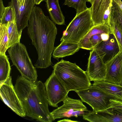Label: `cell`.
<instances>
[{"instance_id":"24","label":"cell","mask_w":122,"mask_h":122,"mask_svg":"<svg viewBox=\"0 0 122 122\" xmlns=\"http://www.w3.org/2000/svg\"><path fill=\"white\" fill-rule=\"evenodd\" d=\"M86 0H65L64 4L74 8L78 14L88 8L86 2Z\"/></svg>"},{"instance_id":"26","label":"cell","mask_w":122,"mask_h":122,"mask_svg":"<svg viewBox=\"0 0 122 122\" xmlns=\"http://www.w3.org/2000/svg\"><path fill=\"white\" fill-rule=\"evenodd\" d=\"M110 16L117 21L122 31V10L118 6H115L111 9Z\"/></svg>"},{"instance_id":"30","label":"cell","mask_w":122,"mask_h":122,"mask_svg":"<svg viewBox=\"0 0 122 122\" xmlns=\"http://www.w3.org/2000/svg\"><path fill=\"white\" fill-rule=\"evenodd\" d=\"M35 4L38 5L44 0H34Z\"/></svg>"},{"instance_id":"2","label":"cell","mask_w":122,"mask_h":122,"mask_svg":"<svg viewBox=\"0 0 122 122\" xmlns=\"http://www.w3.org/2000/svg\"><path fill=\"white\" fill-rule=\"evenodd\" d=\"M14 87L26 116L40 122L53 121L49 110L45 86L41 81L32 82L18 76Z\"/></svg>"},{"instance_id":"6","label":"cell","mask_w":122,"mask_h":122,"mask_svg":"<svg viewBox=\"0 0 122 122\" xmlns=\"http://www.w3.org/2000/svg\"><path fill=\"white\" fill-rule=\"evenodd\" d=\"M13 64L23 77L32 82L37 81L38 76L36 68L33 65L26 48L19 42L8 50Z\"/></svg>"},{"instance_id":"13","label":"cell","mask_w":122,"mask_h":122,"mask_svg":"<svg viewBox=\"0 0 122 122\" xmlns=\"http://www.w3.org/2000/svg\"><path fill=\"white\" fill-rule=\"evenodd\" d=\"M122 105L84 115L83 119L91 122H122Z\"/></svg>"},{"instance_id":"3","label":"cell","mask_w":122,"mask_h":122,"mask_svg":"<svg viewBox=\"0 0 122 122\" xmlns=\"http://www.w3.org/2000/svg\"><path fill=\"white\" fill-rule=\"evenodd\" d=\"M53 68L55 74L68 92L87 88L91 86L86 71L75 63L62 59L55 64Z\"/></svg>"},{"instance_id":"12","label":"cell","mask_w":122,"mask_h":122,"mask_svg":"<svg viewBox=\"0 0 122 122\" xmlns=\"http://www.w3.org/2000/svg\"><path fill=\"white\" fill-rule=\"evenodd\" d=\"M90 52L86 71L90 81L105 80L107 73L105 64L94 49Z\"/></svg>"},{"instance_id":"7","label":"cell","mask_w":122,"mask_h":122,"mask_svg":"<svg viewBox=\"0 0 122 122\" xmlns=\"http://www.w3.org/2000/svg\"><path fill=\"white\" fill-rule=\"evenodd\" d=\"M63 102L62 106L50 112L53 121L64 117L83 116L91 112L87 109L80 100L73 99L67 96Z\"/></svg>"},{"instance_id":"22","label":"cell","mask_w":122,"mask_h":122,"mask_svg":"<svg viewBox=\"0 0 122 122\" xmlns=\"http://www.w3.org/2000/svg\"><path fill=\"white\" fill-rule=\"evenodd\" d=\"M111 34L115 37L118 44L120 51L122 52V31L117 21L110 16L109 23Z\"/></svg>"},{"instance_id":"34","label":"cell","mask_w":122,"mask_h":122,"mask_svg":"<svg viewBox=\"0 0 122 122\" xmlns=\"http://www.w3.org/2000/svg\"><path fill=\"white\" fill-rule=\"evenodd\" d=\"M121 107H122V106Z\"/></svg>"},{"instance_id":"23","label":"cell","mask_w":122,"mask_h":122,"mask_svg":"<svg viewBox=\"0 0 122 122\" xmlns=\"http://www.w3.org/2000/svg\"><path fill=\"white\" fill-rule=\"evenodd\" d=\"M9 39L7 27L6 25L0 24V54H5L8 49Z\"/></svg>"},{"instance_id":"4","label":"cell","mask_w":122,"mask_h":122,"mask_svg":"<svg viewBox=\"0 0 122 122\" xmlns=\"http://www.w3.org/2000/svg\"><path fill=\"white\" fill-rule=\"evenodd\" d=\"M75 91L82 102H86L92 107L93 111L122 105V102L118 98L92 85Z\"/></svg>"},{"instance_id":"21","label":"cell","mask_w":122,"mask_h":122,"mask_svg":"<svg viewBox=\"0 0 122 122\" xmlns=\"http://www.w3.org/2000/svg\"><path fill=\"white\" fill-rule=\"evenodd\" d=\"M7 29L9 39V49L20 42L21 36L19 34L15 21L9 22L6 25Z\"/></svg>"},{"instance_id":"10","label":"cell","mask_w":122,"mask_h":122,"mask_svg":"<svg viewBox=\"0 0 122 122\" xmlns=\"http://www.w3.org/2000/svg\"><path fill=\"white\" fill-rule=\"evenodd\" d=\"M35 4L34 0H25L21 5L17 0H11L10 5L13 8L17 30L21 36L22 30L28 26L29 20Z\"/></svg>"},{"instance_id":"28","label":"cell","mask_w":122,"mask_h":122,"mask_svg":"<svg viewBox=\"0 0 122 122\" xmlns=\"http://www.w3.org/2000/svg\"><path fill=\"white\" fill-rule=\"evenodd\" d=\"M119 6V8L122 10V2L121 0H114Z\"/></svg>"},{"instance_id":"25","label":"cell","mask_w":122,"mask_h":122,"mask_svg":"<svg viewBox=\"0 0 122 122\" xmlns=\"http://www.w3.org/2000/svg\"><path fill=\"white\" fill-rule=\"evenodd\" d=\"M0 24L6 25L9 22L15 21L13 8L11 5L6 7L2 17L0 18Z\"/></svg>"},{"instance_id":"18","label":"cell","mask_w":122,"mask_h":122,"mask_svg":"<svg viewBox=\"0 0 122 122\" xmlns=\"http://www.w3.org/2000/svg\"><path fill=\"white\" fill-rule=\"evenodd\" d=\"M46 6L53 21L58 25L65 24V17L60 6L58 0H46Z\"/></svg>"},{"instance_id":"8","label":"cell","mask_w":122,"mask_h":122,"mask_svg":"<svg viewBox=\"0 0 122 122\" xmlns=\"http://www.w3.org/2000/svg\"><path fill=\"white\" fill-rule=\"evenodd\" d=\"M44 85L49 104L58 107V104L66 97L68 92L53 71Z\"/></svg>"},{"instance_id":"11","label":"cell","mask_w":122,"mask_h":122,"mask_svg":"<svg viewBox=\"0 0 122 122\" xmlns=\"http://www.w3.org/2000/svg\"><path fill=\"white\" fill-rule=\"evenodd\" d=\"M111 34L109 25L101 24L93 25L78 43L80 48L92 50L102 41V34Z\"/></svg>"},{"instance_id":"32","label":"cell","mask_w":122,"mask_h":122,"mask_svg":"<svg viewBox=\"0 0 122 122\" xmlns=\"http://www.w3.org/2000/svg\"><path fill=\"white\" fill-rule=\"evenodd\" d=\"M93 0H86L87 1L90 3L92 4Z\"/></svg>"},{"instance_id":"14","label":"cell","mask_w":122,"mask_h":122,"mask_svg":"<svg viewBox=\"0 0 122 122\" xmlns=\"http://www.w3.org/2000/svg\"><path fill=\"white\" fill-rule=\"evenodd\" d=\"M113 0H93L91 7L93 25H109V16Z\"/></svg>"},{"instance_id":"15","label":"cell","mask_w":122,"mask_h":122,"mask_svg":"<svg viewBox=\"0 0 122 122\" xmlns=\"http://www.w3.org/2000/svg\"><path fill=\"white\" fill-rule=\"evenodd\" d=\"M105 64L107 73L104 81L121 85L122 81V52L119 51Z\"/></svg>"},{"instance_id":"33","label":"cell","mask_w":122,"mask_h":122,"mask_svg":"<svg viewBox=\"0 0 122 122\" xmlns=\"http://www.w3.org/2000/svg\"><path fill=\"white\" fill-rule=\"evenodd\" d=\"M120 85H121L122 86V81L121 83V84Z\"/></svg>"},{"instance_id":"29","label":"cell","mask_w":122,"mask_h":122,"mask_svg":"<svg viewBox=\"0 0 122 122\" xmlns=\"http://www.w3.org/2000/svg\"><path fill=\"white\" fill-rule=\"evenodd\" d=\"M57 122H77V121H72L68 119H65L58 121Z\"/></svg>"},{"instance_id":"27","label":"cell","mask_w":122,"mask_h":122,"mask_svg":"<svg viewBox=\"0 0 122 122\" xmlns=\"http://www.w3.org/2000/svg\"><path fill=\"white\" fill-rule=\"evenodd\" d=\"M5 8L3 5V0H0V18L2 17Z\"/></svg>"},{"instance_id":"5","label":"cell","mask_w":122,"mask_h":122,"mask_svg":"<svg viewBox=\"0 0 122 122\" xmlns=\"http://www.w3.org/2000/svg\"><path fill=\"white\" fill-rule=\"evenodd\" d=\"M93 26L91 8H88L76 14L64 31L60 41L78 43Z\"/></svg>"},{"instance_id":"19","label":"cell","mask_w":122,"mask_h":122,"mask_svg":"<svg viewBox=\"0 0 122 122\" xmlns=\"http://www.w3.org/2000/svg\"><path fill=\"white\" fill-rule=\"evenodd\" d=\"M92 86L114 96L122 102V86L121 85L112 83L104 80L94 81Z\"/></svg>"},{"instance_id":"16","label":"cell","mask_w":122,"mask_h":122,"mask_svg":"<svg viewBox=\"0 0 122 122\" xmlns=\"http://www.w3.org/2000/svg\"><path fill=\"white\" fill-rule=\"evenodd\" d=\"M106 63L116 55L120 51L117 40L111 34L109 39L102 41L93 49Z\"/></svg>"},{"instance_id":"31","label":"cell","mask_w":122,"mask_h":122,"mask_svg":"<svg viewBox=\"0 0 122 122\" xmlns=\"http://www.w3.org/2000/svg\"><path fill=\"white\" fill-rule=\"evenodd\" d=\"M18 3L20 5H21L24 3L25 0H17Z\"/></svg>"},{"instance_id":"17","label":"cell","mask_w":122,"mask_h":122,"mask_svg":"<svg viewBox=\"0 0 122 122\" xmlns=\"http://www.w3.org/2000/svg\"><path fill=\"white\" fill-rule=\"evenodd\" d=\"M61 42L58 46L55 47L53 52V57L57 60L60 58L72 55L80 48L79 43L66 41Z\"/></svg>"},{"instance_id":"20","label":"cell","mask_w":122,"mask_h":122,"mask_svg":"<svg viewBox=\"0 0 122 122\" xmlns=\"http://www.w3.org/2000/svg\"><path fill=\"white\" fill-rule=\"evenodd\" d=\"M11 68L8 58L5 54H0V85L10 76Z\"/></svg>"},{"instance_id":"1","label":"cell","mask_w":122,"mask_h":122,"mask_svg":"<svg viewBox=\"0 0 122 122\" xmlns=\"http://www.w3.org/2000/svg\"><path fill=\"white\" fill-rule=\"evenodd\" d=\"M27 27L28 34L38 55L34 66L37 68H46L52 64L51 54L57 33L56 25L41 8L35 6Z\"/></svg>"},{"instance_id":"9","label":"cell","mask_w":122,"mask_h":122,"mask_svg":"<svg viewBox=\"0 0 122 122\" xmlns=\"http://www.w3.org/2000/svg\"><path fill=\"white\" fill-rule=\"evenodd\" d=\"M0 98L1 100L19 116H26L23 107L15 90L11 76L0 85Z\"/></svg>"}]
</instances>
